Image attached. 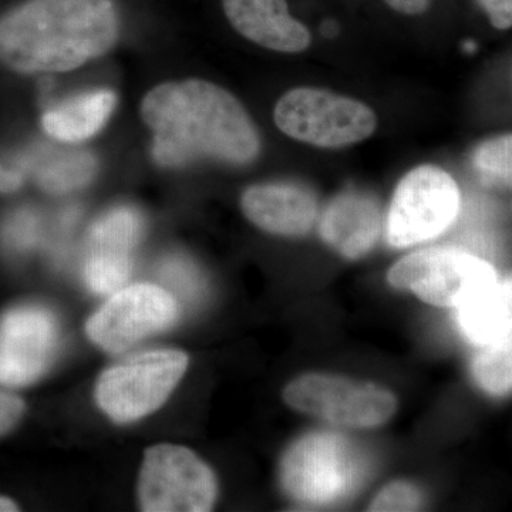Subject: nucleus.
Wrapping results in <instances>:
<instances>
[{
	"mask_svg": "<svg viewBox=\"0 0 512 512\" xmlns=\"http://www.w3.org/2000/svg\"><path fill=\"white\" fill-rule=\"evenodd\" d=\"M141 232L143 220L133 208H114L96 221L83 268L90 291L110 295L126 284L133 272V252Z\"/></svg>",
	"mask_w": 512,
	"mask_h": 512,
	"instance_id": "12",
	"label": "nucleus"
},
{
	"mask_svg": "<svg viewBox=\"0 0 512 512\" xmlns=\"http://www.w3.org/2000/svg\"><path fill=\"white\" fill-rule=\"evenodd\" d=\"M511 342L481 348L473 360V377L478 386L493 396H505L512 386Z\"/></svg>",
	"mask_w": 512,
	"mask_h": 512,
	"instance_id": "19",
	"label": "nucleus"
},
{
	"mask_svg": "<svg viewBox=\"0 0 512 512\" xmlns=\"http://www.w3.org/2000/svg\"><path fill=\"white\" fill-rule=\"evenodd\" d=\"M511 306L510 279L488 286L458 306L461 332L481 348L511 342Z\"/></svg>",
	"mask_w": 512,
	"mask_h": 512,
	"instance_id": "16",
	"label": "nucleus"
},
{
	"mask_svg": "<svg viewBox=\"0 0 512 512\" xmlns=\"http://www.w3.org/2000/svg\"><path fill=\"white\" fill-rule=\"evenodd\" d=\"M382 228L379 205L362 192H343L330 202L320 220L323 241L348 259H359L379 239Z\"/></svg>",
	"mask_w": 512,
	"mask_h": 512,
	"instance_id": "15",
	"label": "nucleus"
},
{
	"mask_svg": "<svg viewBox=\"0 0 512 512\" xmlns=\"http://www.w3.org/2000/svg\"><path fill=\"white\" fill-rule=\"evenodd\" d=\"M488 18L497 29H510L512 25V0H480Z\"/></svg>",
	"mask_w": 512,
	"mask_h": 512,
	"instance_id": "25",
	"label": "nucleus"
},
{
	"mask_svg": "<svg viewBox=\"0 0 512 512\" xmlns=\"http://www.w3.org/2000/svg\"><path fill=\"white\" fill-rule=\"evenodd\" d=\"M366 474V461L345 436L320 431L286 451L281 481L293 500L328 505L348 497Z\"/></svg>",
	"mask_w": 512,
	"mask_h": 512,
	"instance_id": "3",
	"label": "nucleus"
},
{
	"mask_svg": "<svg viewBox=\"0 0 512 512\" xmlns=\"http://www.w3.org/2000/svg\"><path fill=\"white\" fill-rule=\"evenodd\" d=\"M336 32L335 25L333 23H326V25H323V33H326L328 36H332L333 33Z\"/></svg>",
	"mask_w": 512,
	"mask_h": 512,
	"instance_id": "29",
	"label": "nucleus"
},
{
	"mask_svg": "<svg viewBox=\"0 0 512 512\" xmlns=\"http://www.w3.org/2000/svg\"><path fill=\"white\" fill-rule=\"evenodd\" d=\"M214 473L190 448L158 444L144 454L138 501L146 512H205L217 500Z\"/></svg>",
	"mask_w": 512,
	"mask_h": 512,
	"instance_id": "8",
	"label": "nucleus"
},
{
	"mask_svg": "<svg viewBox=\"0 0 512 512\" xmlns=\"http://www.w3.org/2000/svg\"><path fill=\"white\" fill-rule=\"evenodd\" d=\"M285 402L296 412L346 427L382 426L396 413L389 390L346 377L305 375L286 386Z\"/></svg>",
	"mask_w": 512,
	"mask_h": 512,
	"instance_id": "9",
	"label": "nucleus"
},
{
	"mask_svg": "<svg viewBox=\"0 0 512 512\" xmlns=\"http://www.w3.org/2000/svg\"><path fill=\"white\" fill-rule=\"evenodd\" d=\"M96 161L90 154H60L37 170V181L52 194H63L82 188L92 181Z\"/></svg>",
	"mask_w": 512,
	"mask_h": 512,
	"instance_id": "18",
	"label": "nucleus"
},
{
	"mask_svg": "<svg viewBox=\"0 0 512 512\" xmlns=\"http://www.w3.org/2000/svg\"><path fill=\"white\" fill-rule=\"evenodd\" d=\"M25 170L20 165L0 164V191L13 192L22 187Z\"/></svg>",
	"mask_w": 512,
	"mask_h": 512,
	"instance_id": "26",
	"label": "nucleus"
},
{
	"mask_svg": "<svg viewBox=\"0 0 512 512\" xmlns=\"http://www.w3.org/2000/svg\"><path fill=\"white\" fill-rule=\"evenodd\" d=\"M114 0H26L0 18V62L23 74L69 72L119 39Z\"/></svg>",
	"mask_w": 512,
	"mask_h": 512,
	"instance_id": "2",
	"label": "nucleus"
},
{
	"mask_svg": "<svg viewBox=\"0 0 512 512\" xmlns=\"http://www.w3.org/2000/svg\"><path fill=\"white\" fill-rule=\"evenodd\" d=\"M389 284L407 289L421 301L458 308L488 286L497 284L493 265L456 248H429L404 256L390 269Z\"/></svg>",
	"mask_w": 512,
	"mask_h": 512,
	"instance_id": "6",
	"label": "nucleus"
},
{
	"mask_svg": "<svg viewBox=\"0 0 512 512\" xmlns=\"http://www.w3.org/2000/svg\"><path fill=\"white\" fill-rule=\"evenodd\" d=\"M512 138L507 136L494 138L478 148L474 154V165L484 177L491 180L511 183Z\"/></svg>",
	"mask_w": 512,
	"mask_h": 512,
	"instance_id": "20",
	"label": "nucleus"
},
{
	"mask_svg": "<svg viewBox=\"0 0 512 512\" xmlns=\"http://www.w3.org/2000/svg\"><path fill=\"white\" fill-rule=\"evenodd\" d=\"M460 207V190L450 174L434 165L414 168L394 191L387 241L409 248L437 238L457 220Z\"/></svg>",
	"mask_w": 512,
	"mask_h": 512,
	"instance_id": "7",
	"label": "nucleus"
},
{
	"mask_svg": "<svg viewBox=\"0 0 512 512\" xmlns=\"http://www.w3.org/2000/svg\"><path fill=\"white\" fill-rule=\"evenodd\" d=\"M161 279L181 298L197 301L202 292V281L197 268L181 256L164 259L160 266Z\"/></svg>",
	"mask_w": 512,
	"mask_h": 512,
	"instance_id": "21",
	"label": "nucleus"
},
{
	"mask_svg": "<svg viewBox=\"0 0 512 512\" xmlns=\"http://www.w3.org/2000/svg\"><path fill=\"white\" fill-rule=\"evenodd\" d=\"M241 205L256 227L284 237L305 235L318 217L313 192L291 183L254 185L242 195Z\"/></svg>",
	"mask_w": 512,
	"mask_h": 512,
	"instance_id": "13",
	"label": "nucleus"
},
{
	"mask_svg": "<svg viewBox=\"0 0 512 512\" xmlns=\"http://www.w3.org/2000/svg\"><path fill=\"white\" fill-rule=\"evenodd\" d=\"M141 117L154 133L153 156L163 167H184L201 158L244 165L261 148L244 106L205 80L154 87L141 103Z\"/></svg>",
	"mask_w": 512,
	"mask_h": 512,
	"instance_id": "1",
	"label": "nucleus"
},
{
	"mask_svg": "<svg viewBox=\"0 0 512 512\" xmlns=\"http://www.w3.org/2000/svg\"><path fill=\"white\" fill-rule=\"evenodd\" d=\"M384 2L404 15H420L429 8L431 0H384Z\"/></svg>",
	"mask_w": 512,
	"mask_h": 512,
	"instance_id": "27",
	"label": "nucleus"
},
{
	"mask_svg": "<svg viewBox=\"0 0 512 512\" xmlns=\"http://www.w3.org/2000/svg\"><path fill=\"white\" fill-rule=\"evenodd\" d=\"M116 94L93 90L57 104L43 114V128L50 137L63 143H79L99 133L114 107Z\"/></svg>",
	"mask_w": 512,
	"mask_h": 512,
	"instance_id": "17",
	"label": "nucleus"
},
{
	"mask_svg": "<svg viewBox=\"0 0 512 512\" xmlns=\"http://www.w3.org/2000/svg\"><path fill=\"white\" fill-rule=\"evenodd\" d=\"M421 505H423V494L416 485L407 481H394L377 494L373 503L370 504L369 511H419Z\"/></svg>",
	"mask_w": 512,
	"mask_h": 512,
	"instance_id": "22",
	"label": "nucleus"
},
{
	"mask_svg": "<svg viewBox=\"0 0 512 512\" xmlns=\"http://www.w3.org/2000/svg\"><path fill=\"white\" fill-rule=\"evenodd\" d=\"M18 505L13 503L10 498L0 497V512L18 511Z\"/></svg>",
	"mask_w": 512,
	"mask_h": 512,
	"instance_id": "28",
	"label": "nucleus"
},
{
	"mask_svg": "<svg viewBox=\"0 0 512 512\" xmlns=\"http://www.w3.org/2000/svg\"><path fill=\"white\" fill-rule=\"evenodd\" d=\"M25 403L18 396L0 392V436L9 433L22 419Z\"/></svg>",
	"mask_w": 512,
	"mask_h": 512,
	"instance_id": "24",
	"label": "nucleus"
},
{
	"mask_svg": "<svg viewBox=\"0 0 512 512\" xmlns=\"http://www.w3.org/2000/svg\"><path fill=\"white\" fill-rule=\"evenodd\" d=\"M275 123L286 136L323 148L360 143L375 133L376 114L360 101L319 89H295L275 107Z\"/></svg>",
	"mask_w": 512,
	"mask_h": 512,
	"instance_id": "5",
	"label": "nucleus"
},
{
	"mask_svg": "<svg viewBox=\"0 0 512 512\" xmlns=\"http://www.w3.org/2000/svg\"><path fill=\"white\" fill-rule=\"evenodd\" d=\"M180 316L173 293L161 286L137 284L119 289L87 320V336L109 353L126 352L140 340L163 332Z\"/></svg>",
	"mask_w": 512,
	"mask_h": 512,
	"instance_id": "10",
	"label": "nucleus"
},
{
	"mask_svg": "<svg viewBox=\"0 0 512 512\" xmlns=\"http://www.w3.org/2000/svg\"><path fill=\"white\" fill-rule=\"evenodd\" d=\"M40 237V222L33 212L20 211L6 221L3 239L15 251H28L35 247Z\"/></svg>",
	"mask_w": 512,
	"mask_h": 512,
	"instance_id": "23",
	"label": "nucleus"
},
{
	"mask_svg": "<svg viewBox=\"0 0 512 512\" xmlns=\"http://www.w3.org/2000/svg\"><path fill=\"white\" fill-rule=\"evenodd\" d=\"M188 362L184 352L173 349L128 357L101 373L96 402L114 423H134L167 402L187 372Z\"/></svg>",
	"mask_w": 512,
	"mask_h": 512,
	"instance_id": "4",
	"label": "nucleus"
},
{
	"mask_svg": "<svg viewBox=\"0 0 512 512\" xmlns=\"http://www.w3.org/2000/svg\"><path fill=\"white\" fill-rule=\"evenodd\" d=\"M59 329L42 306H20L0 320V383L26 386L46 372L57 348Z\"/></svg>",
	"mask_w": 512,
	"mask_h": 512,
	"instance_id": "11",
	"label": "nucleus"
},
{
	"mask_svg": "<svg viewBox=\"0 0 512 512\" xmlns=\"http://www.w3.org/2000/svg\"><path fill=\"white\" fill-rule=\"evenodd\" d=\"M222 6L235 30L256 45L282 53L311 45V33L292 18L286 0H222Z\"/></svg>",
	"mask_w": 512,
	"mask_h": 512,
	"instance_id": "14",
	"label": "nucleus"
}]
</instances>
